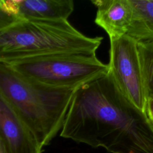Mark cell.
Listing matches in <instances>:
<instances>
[{
    "label": "cell",
    "mask_w": 153,
    "mask_h": 153,
    "mask_svg": "<svg viewBox=\"0 0 153 153\" xmlns=\"http://www.w3.org/2000/svg\"><path fill=\"white\" fill-rule=\"evenodd\" d=\"M60 135L111 153H153V126L108 71L75 89Z\"/></svg>",
    "instance_id": "1"
},
{
    "label": "cell",
    "mask_w": 153,
    "mask_h": 153,
    "mask_svg": "<svg viewBox=\"0 0 153 153\" xmlns=\"http://www.w3.org/2000/svg\"><path fill=\"white\" fill-rule=\"evenodd\" d=\"M76 88L34 81L0 63V92L42 149L61 130Z\"/></svg>",
    "instance_id": "2"
},
{
    "label": "cell",
    "mask_w": 153,
    "mask_h": 153,
    "mask_svg": "<svg viewBox=\"0 0 153 153\" xmlns=\"http://www.w3.org/2000/svg\"><path fill=\"white\" fill-rule=\"evenodd\" d=\"M103 39L85 36L68 20L20 19L0 30V63L52 54L96 53Z\"/></svg>",
    "instance_id": "3"
},
{
    "label": "cell",
    "mask_w": 153,
    "mask_h": 153,
    "mask_svg": "<svg viewBox=\"0 0 153 153\" xmlns=\"http://www.w3.org/2000/svg\"><path fill=\"white\" fill-rule=\"evenodd\" d=\"M5 64L29 79L54 87L77 88L108 71L93 52L47 54Z\"/></svg>",
    "instance_id": "4"
},
{
    "label": "cell",
    "mask_w": 153,
    "mask_h": 153,
    "mask_svg": "<svg viewBox=\"0 0 153 153\" xmlns=\"http://www.w3.org/2000/svg\"><path fill=\"white\" fill-rule=\"evenodd\" d=\"M109 40L108 72L123 95L145 112L146 99L137 42L126 35Z\"/></svg>",
    "instance_id": "5"
},
{
    "label": "cell",
    "mask_w": 153,
    "mask_h": 153,
    "mask_svg": "<svg viewBox=\"0 0 153 153\" xmlns=\"http://www.w3.org/2000/svg\"><path fill=\"white\" fill-rule=\"evenodd\" d=\"M0 138L7 153H42L35 137L0 92Z\"/></svg>",
    "instance_id": "6"
},
{
    "label": "cell",
    "mask_w": 153,
    "mask_h": 153,
    "mask_svg": "<svg viewBox=\"0 0 153 153\" xmlns=\"http://www.w3.org/2000/svg\"><path fill=\"white\" fill-rule=\"evenodd\" d=\"M1 5L20 19L68 20L74 10L72 0H1Z\"/></svg>",
    "instance_id": "7"
},
{
    "label": "cell",
    "mask_w": 153,
    "mask_h": 153,
    "mask_svg": "<svg viewBox=\"0 0 153 153\" xmlns=\"http://www.w3.org/2000/svg\"><path fill=\"white\" fill-rule=\"evenodd\" d=\"M91 2L97 8L95 23L109 39L126 35L132 17L129 0H91Z\"/></svg>",
    "instance_id": "8"
},
{
    "label": "cell",
    "mask_w": 153,
    "mask_h": 153,
    "mask_svg": "<svg viewBox=\"0 0 153 153\" xmlns=\"http://www.w3.org/2000/svg\"><path fill=\"white\" fill-rule=\"evenodd\" d=\"M131 20L126 35L137 42L153 41V0H129Z\"/></svg>",
    "instance_id": "9"
},
{
    "label": "cell",
    "mask_w": 153,
    "mask_h": 153,
    "mask_svg": "<svg viewBox=\"0 0 153 153\" xmlns=\"http://www.w3.org/2000/svg\"><path fill=\"white\" fill-rule=\"evenodd\" d=\"M137 48L147 100L153 99V41L138 42Z\"/></svg>",
    "instance_id": "10"
},
{
    "label": "cell",
    "mask_w": 153,
    "mask_h": 153,
    "mask_svg": "<svg viewBox=\"0 0 153 153\" xmlns=\"http://www.w3.org/2000/svg\"><path fill=\"white\" fill-rule=\"evenodd\" d=\"M20 20L17 17L7 12L1 5L0 0V30Z\"/></svg>",
    "instance_id": "11"
},
{
    "label": "cell",
    "mask_w": 153,
    "mask_h": 153,
    "mask_svg": "<svg viewBox=\"0 0 153 153\" xmlns=\"http://www.w3.org/2000/svg\"><path fill=\"white\" fill-rule=\"evenodd\" d=\"M145 112L153 126V99H148L146 100Z\"/></svg>",
    "instance_id": "12"
},
{
    "label": "cell",
    "mask_w": 153,
    "mask_h": 153,
    "mask_svg": "<svg viewBox=\"0 0 153 153\" xmlns=\"http://www.w3.org/2000/svg\"><path fill=\"white\" fill-rule=\"evenodd\" d=\"M0 153H7L4 144L0 138Z\"/></svg>",
    "instance_id": "13"
}]
</instances>
